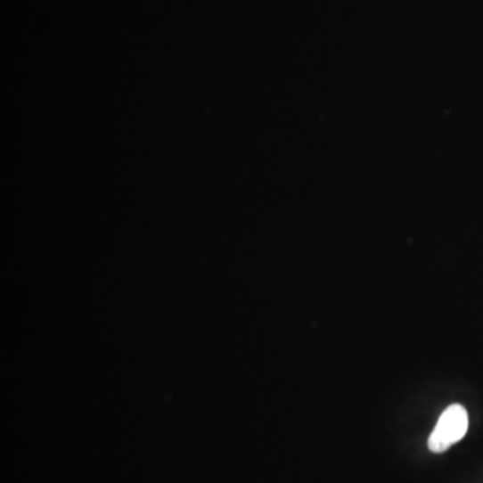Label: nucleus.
I'll list each match as a JSON object with an SVG mask.
<instances>
[{"mask_svg":"<svg viewBox=\"0 0 483 483\" xmlns=\"http://www.w3.org/2000/svg\"><path fill=\"white\" fill-rule=\"evenodd\" d=\"M469 429V415L464 407L453 405L446 408L430 435L429 448L432 453H445L451 446L458 443Z\"/></svg>","mask_w":483,"mask_h":483,"instance_id":"nucleus-1","label":"nucleus"}]
</instances>
